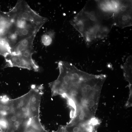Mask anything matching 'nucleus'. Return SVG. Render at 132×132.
I'll list each match as a JSON object with an SVG mask.
<instances>
[{"label": "nucleus", "instance_id": "10", "mask_svg": "<svg viewBox=\"0 0 132 132\" xmlns=\"http://www.w3.org/2000/svg\"><path fill=\"white\" fill-rule=\"evenodd\" d=\"M1 35H2L1 33V32L0 31V42L1 41Z\"/></svg>", "mask_w": 132, "mask_h": 132}, {"label": "nucleus", "instance_id": "9", "mask_svg": "<svg viewBox=\"0 0 132 132\" xmlns=\"http://www.w3.org/2000/svg\"><path fill=\"white\" fill-rule=\"evenodd\" d=\"M54 34V32L52 31H49L43 34L41 38L43 44L45 46L50 45L52 42Z\"/></svg>", "mask_w": 132, "mask_h": 132}, {"label": "nucleus", "instance_id": "3", "mask_svg": "<svg viewBox=\"0 0 132 132\" xmlns=\"http://www.w3.org/2000/svg\"><path fill=\"white\" fill-rule=\"evenodd\" d=\"M132 10L131 0H119L114 15V25L121 28L131 26Z\"/></svg>", "mask_w": 132, "mask_h": 132}, {"label": "nucleus", "instance_id": "7", "mask_svg": "<svg viewBox=\"0 0 132 132\" xmlns=\"http://www.w3.org/2000/svg\"><path fill=\"white\" fill-rule=\"evenodd\" d=\"M35 36H32L19 42L10 48V53L17 54L25 50L33 48Z\"/></svg>", "mask_w": 132, "mask_h": 132}, {"label": "nucleus", "instance_id": "1", "mask_svg": "<svg viewBox=\"0 0 132 132\" xmlns=\"http://www.w3.org/2000/svg\"><path fill=\"white\" fill-rule=\"evenodd\" d=\"M113 0H89L71 23L89 46L106 37L114 24Z\"/></svg>", "mask_w": 132, "mask_h": 132}, {"label": "nucleus", "instance_id": "4", "mask_svg": "<svg viewBox=\"0 0 132 132\" xmlns=\"http://www.w3.org/2000/svg\"><path fill=\"white\" fill-rule=\"evenodd\" d=\"M3 56L7 62V67H17L38 71V66L32 58L26 57L21 54L7 53Z\"/></svg>", "mask_w": 132, "mask_h": 132}, {"label": "nucleus", "instance_id": "2", "mask_svg": "<svg viewBox=\"0 0 132 132\" xmlns=\"http://www.w3.org/2000/svg\"><path fill=\"white\" fill-rule=\"evenodd\" d=\"M7 12L10 24L3 39L10 48L24 39L35 36L48 20L38 14L23 0L18 1L14 7Z\"/></svg>", "mask_w": 132, "mask_h": 132}, {"label": "nucleus", "instance_id": "6", "mask_svg": "<svg viewBox=\"0 0 132 132\" xmlns=\"http://www.w3.org/2000/svg\"><path fill=\"white\" fill-rule=\"evenodd\" d=\"M30 90L31 95L29 108V116L31 118H39L42 93L35 85L32 86Z\"/></svg>", "mask_w": 132, "mask_h": 132}, {"label": "nucleus", "instance_id": "8", "mask_svg": "<svg viewBox=\"0 0 132 132\" xmlns=\"http://www.w3.org/2000/svg\"><path fill=\"white\" fill-rule=\"evenodd\" d=\"M132 56H130L126 59L121 68L123 70V75L125 79L129 84V86H132Z\"/></svg>", "mask_w": 132, "mask_h": 132}, {"label": "nucleus", "instance_id": "5", "mask_svg": "<svg viewBox=\"0 0 132 132\" xmlns=\"http://www.w3.org/2000/svg\"><path fill=\"white\" fill-rule=\"evenodd\" d=\"M31 95L30 90L24 95L11 99L13 111L16 115L23 118L30 117L29 108Z\"/></svg>", "mask_w": 132, "mask_h": 132}]
</instances>
